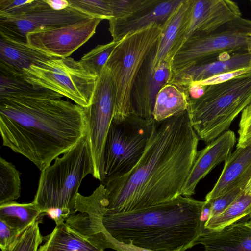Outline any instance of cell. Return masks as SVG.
Segmentation results:
<instances>
[{
	"mask_svg": "<svg viewBox=\"0 0 251 251\" xmlns=\"http://www.w3.org/2000/svg\"><path fill=\"white\" fill-rule=\"evenodd\" d=\"M238 133L236 147H244L251 144V102L242 112Z\"/></svg>",
	"mask_w": 251,
	"mask_h": 251,
	"instance_id": "obj_33",
	"label": "cell"
},
{
	"mask_svg": "<svg viewBox=\"0 0 251 251\" xmlns=\"http://www.w3.org/2000/svg\"><path fill=\"white\" fill-rule=\"evenodd\" d=\"M96 244L104 250L111 249L117 251H154L137 247L130 242L125 243L118 241L107 234L104 235L100 238L96 242Z\"/></svg>",
	"mask_w": 251,
	"mask_h": 251,
	"instance_id": "obj_34",
	"label": "cell"
},
{
	"mask_svg": "<svg viewBox=\"0 0 251 251\" xmlns=\"http://www.w3.org/2000/svg\"><path fill=\"white\" fill-rule=\"evenodd\" d=\"M251 68V53H224L214 60L197 64L174 74L171 84L185 90L191 84L238 70Z\"/></svg>",
	"mask_w": 251,
	"mask_h": 251,
	"instance_id": "obj_17",
	"label": "cell"
},
{
	"mask_svg": "<svg viewBox=\"0 0 251 251\" xmlns=\"http://www.w3.org/2000/svg\"><path fill=\"white\" fill-rule=\"evenodd\" d=\"M242 52L251 53V20L240 17L210 34L188 38L173 58V73L211 61L224 53Z\"/></svg>",
	"mask_w": 251,
	"mask_h": 251,
	"instance_id": "obj_7",
	"label": "cell"
},
{
	"mask_svg": "<svg viewBox=\"0 0 251 251\" xmlns=\"http://www.w3.org/2000/svg\"><path fill=\"white\" fill-rule=\"evenodd\" d=\"M199 140L187 111L161 122L154 121L145 151L135 166L101 182L105 188V212L145 209L181 195Z\"/></svg>",
	"mask_w": 251,
	"mask_h": 251,
	"instance_id": "obj_1",
	"label": "cell"
},
{
	"mask_svg": "<svg viewBox=\"0 0 251 251\" xmlns=\"http://www.w3.org/2000/svg\"><path fill=\"white\" fill-rule=\"evenodd\" d=\"M236 141L235 133L228 130L198 151L181 195L189 197L193 195L199 182L213 169L229 157Z\"/></svg>",
	"mask_w": 251,
	"mask_h": 251,
	"instance_id": "obj_16",
	"label": "cell"
},
{
	"mask_svg": "<svg viewBox=\"0 0 251 251\" xmlns=\"http://www.w3.org/2000/svg\"><path fill=\"white\" fill-rule=\"evenodd\" d=\"M39 222L37 220L28 226L5 251H38L44 238L40 231Z\"/></svg>",
	"mask_w": 251,
	"mask_h": 251,
	"instance_id": "obj_29",
	"label": "cell"
},
{
	"mask_svg": "<svg viewBox=\"0 0 251 251\" xmlns=\"http://www.w3.org/2000/svg\"><path fill=\"white\" fill-rule=\"evenodd\" d=\"M21 233L0 220V247L2 251L7 250Z\"/></svg>",
	"mask_w": 251,
	"mask_h": 251,
	"instance_id": "obj_35",
	"label": "cell"
},
{
	"mask_svg": "<svg viewBox=\"0 0 251 251\" xmlns=\"http://www.w3.org/2000/svg\"><path fill=\"white\" fill-rule=\"evenodd\" d=\"M249 219H251V213L250 214V215H249V217H248Z\"/></svg>",
	"mask_w": 251,
	"mask_h": 251,
	"instance_id": "obj_40",
	"label": "cell"
},
{
	"mask_svg": "<svg viewBox=\"0 0 251 251\" xmlns=\"http://www.w3.org/2000/svg\"><path fill=\"white\" fill-rule=\"evenodd\" d=\"M244 193L251 195V177L245 188Z\"/></svg>",
	"mask_w": 251,
	"mask_h": 251,
	"instance_id": "obj_38",
	"label": "cell"
},
{
	"mask_svg": "<svg viewBox=\"0 0 251 251\" xmlns=\"http://www.w3.org/2000/svg\"><path fill=\"white\" fill-rule=\"evenodd\" d=\"M247 223L248 225L251 226V218L249 221L247 220Z\"/></svg>",
	"mask_w": 251,
	"mask_h": 251,
	"instance_id": "obj_39",
	"label": "cell"
},
{
	"mask_svg": "<svg viewBox=\"0 0 251 251\" xmlns=\"http://www.w3.org/2000/svg\"><path fill=\"white\" fill-rule=\"evenodd\" d=\"M183 0H144L132 15L124 19L109 20L108 30L114 41H119L129 33L156 23L162 25Z\"/></svg>",
	"mask_w": 251,
	"mask_h": 251,
	"instance_id": "obj_15",
	"label": "cell"
},
{
	"mask_svg": "<svg viewBox=\"0 0 251 251\" xmlns=\"http://www.w3.org/2000/svg\"><path fill=\"white\" fill-rule=\"evenodd\" d=\"M154 122L132 113L120 123L113 120L104 150V180L124 175L135 166L145 151Z\"/></svg>",
	"mask_w": 251,
	"mask_h": 251,
	"instance_id": "obj_9",
	"label": "cell"
},
{
	"mask_svg": "<svg viewBox=\"0 0 251 251\" xmlns=\"http://www.w3.org/2000/svg\"><path fill=\"white\" fill-rule=\"evenodd\" d=\"M50 8L56 11H61L69 7L68 0H45Z\"/></svg>",
	"mask_w": 251,
	"mask_h": 251,
	"instance_id": "obj_37",
	"label": "cell"
},
{
	"mask_svg": "<svg viewBox=\"0 0 251 251\" xmlns=\"http://www.w3.org/2000/svg\"><path fill=\"white\" fill-rule=\"evenodd\" d=\"M121 41V40H120ZM98 45L79 60L81 64L91 74L98 77L101 73L109 57L120 41Z\"/></svg>",
	"mask_w": 251,
	"mask_h": 251,
	"instance_id": "obj_27",
	"label": "cell"
},
{
	"mask_svg": "<svg viewBox=\"0 0 251 251\" xmlns=\"http://www.w3.org/2000/svg\"><path fill=\"white\" fill-rule=\"evenodd\" d=\"M192 0H183L162 25L158 40L146 58L136 78L134 88L145 84L160 63L169 55L178 34L189 15Z\"/></svg>",
	"mask_w": 251,
	"mask_h": 251,
	"instance_id": "obj_14",
	"label": "cell"
},
{
	"mask_svg": "<svg viewBox=\"0 0 251 251\" xmlns=\"http://www.w3.org/2000/svg\"><path fill=\"white\" fill-rule=\"evenodd\" d=\"M0 98L20 95L61 98L63 96L51 90L35 88L23 79L0 74Z\"/></svg>",
	"mask_w": 251,
	"mask_h": 251,
	"instance_id": "obj_26",
	"label": "cell"
},
{
	"mask_svg": "<svg viewBox=\"0 0 251 251\" xmlns=\"http://www.w3.org/2000/svg\"><path fill=\"white\" fill-rule=\"evenodd\" d=\"M241 17L238 4L229 0H192L186 22L170 55H175L190 37L211 33L223 24Z\"/></svg>",
	"mask_w": 251,
	"mask_h": 251,
	"instance_id": "obj_12",
	"label": "cell"
},
{
	"mask_svg": "<svg viewBox=\"0 0 251 251\" xmlns=\"http://www.w3.org/2000/svg\"><path fill=\"white\" fill-rule=\"evenodd\" d=\"M244 187L239 186L212 200L205 201L209 208L208 218L222 213L244 192Z\"/></svg>",
	"mask_w": 251,
	"mask_h": 251,
	"instance_id": "obj_31",
	"label": "cell"
},
{
	"mask_svg": "<svg viewBox=\"0 0 251 251\" xmlns=\"http://www.w3.org/2000/svg\"><path fill=\"white\" fill-rule=\"evenodd\" d=\"M251 102V72L206 86L199 98L188 100L187 112L200 140L208 143L228 130Z\"/></svg>",
	"mask_w": 251,
	"mask_h": 251,
	"instance_id": "obj_5",
	"label": "cell"
},
{
	"mask_svg": "<svg viewBox=\"0 0 251 251\" xmlns=\"http://www.w3.org/2000/svg\"><path fill=\"white\" fill-rule=\"evenodd\" d=\"M251 211V195L244 192L220 214L208 218L203 228L218 231L248 216Z\"/></svg>",
	"mask_w": 251,
	"mask_h": 251,
	"instance_id": "obj_24",
	"label": "cell"
},
{
	"mask_svg": "<svg viewBox=\"0 0 251 251\" xmlns=\"http://www.w3.org/2000/svg\"><path fill=\"white\" fill-rule=\"evenodd\" d=\"M3 146L41 171L88 133L83 107L61 98L15 95L0 98Z\"/></svg>",
	"mask_w": 251,
	"mask_h": 251,
	"instance_id": "obj_2",
	"label": "cell"
},
{
	"mask_svg": "<svg viewBox=\"0 0 251 251\" xmlns=\"http://www.w3.org/2000/svg\"><path fill=\"white\" fill-rule=\"evenodd\" d=\"M20 172L13 164L0 157V205L20 197Z\"/></svg>",
	"mask_w": 251,
	"mask_h": 251,
	"instance_id": "obj_25",
	"label": "cell"
},
{
	"mask_svg": "<svg viewBox=\"0 0 251 251\" xmlns=\"http://www.w3.org/2000/svg\"><path fill=\"white\" fill-rule=\"evenodd\" d=\"M44 215L33 202L19 203L12 201L0 205V220L20 233Z\"/></svg>",
	"mask_w": 251,
	"mask_h": 251,
	"instance_id": "obj_23",
	"label": "cell"
},
{
	"mask_svg": "<svg viewBox=\"0 0 251 251\" xmlns=\"http://www.w3.org/2000/svg\"><path fill=\"white\" fill-rule=\"evenodd\" d=\"M57 58L59 57L43 52L27 43L13 40L0 34L1 74L23 79L25 69L41 61Z\"/></svg>",
	"mask_w": 251,
	"mask_h": 251,
	"instance_id": "obj_18",
	"label": "cell"
},
{
	"mask_svg": "<svg viewBox=\"0 0 251 251\" xmlns=\"http://www.w3.org/2000/svg\"><path fill=\"white\" fill-rule=\"evenodd\" d=\"M205 205V201L180 195L133 211L89 213L83 222L91 241L107 234L118 241L154 251H185L194 246L203 228Z\"/></svg>",
	"mask_w": 251,
	"mask_h": 251,
	"instance_id": "obj_3",
	"label": "cell"
},
{
	"mask_svg": "<svg viewBox=\"0 0 251 251\" xmlns=\"http://www.w3.org/2000/svg\"><path fill=\"white\" fill-rule=\"evenodd\" d=\"M251 177V144L244 147H236L231 152L225 161L221 174L206 195L205 201L212 200L239 186L245 188Z\"/></svg>",
	"mask_w": 251,
	"mask_h": 251,
	"instance_id": "obj_19",
	"label": "cell"
},
{
	"mask_svg": "<svg viewBox=\"0 0 251 251\" xmlns=\"http://www.w3.org/2000/svg\"><path fill=\"white\" fill-rule=\"evenodd\" d=\"M101 18H90L60 28L28 33L27 44L47 54L66 58L95 33Z\"/></svg>",
	"mask_w": 251,
	"mask_h": 251,
	"instance_id": "obj_13",
	"label": "cell"
},
{
	"mask_svg": "<svg viewBox=\"0 0 251 251\" xmlns=\"http://www.w3.org/2000/svg\"><path fill=\"white\" fill-rule=\"evenodd\" d=\"M69 7L91 18L110 20L113 14L110 0H68Z\"/></svg>",
	"mask_w": 251,
	"mask_h": 251,
	"instance_id": "obj_28",
	"label": "cell"
},
{
	"mask_svg": "<svg viewBox=\"0 0 251 251\" xmlns=\"http://www.w3.org/2000/svg\"><path fill=\"white\" fill-rule=\"evenodd\" d=\"M188 106L186 92L174 84H167L156 95L153 111V119L156 122H162L186 111Z\"/></svg>",
	"mask_w": 251,
	"mask_h": 251,
	"instance_id": "obj_22",
	"label": "cell"
},
{
	"mask_svg": "<svg viewBox=\"0 0 251 251\" xmlns=\"http://www.w3.org/2000/svg\"><path fill=\"white\" fill-rule=\"evenodd\" d=\"M90 18L70 7L61 11L54 10L43 0L39 5L21 15L0 18V34L27 43L28 33L60 28Z\"/></svg>",
	"mask_w": 251,
	"mask_h": 251,
	"instance_id": "obj_11",
	"label": "cell"
},
{
	"mask_svg": "<svg viewBox=\"0 0 251 251\" xmlns=\"http://www.w3.org/2000/svg\"><path fill=\"white\" fill-rule=\"evenodd\" d=\"M251 68L248 69H243L241 70H238L237 71H234L226 73H224L220 75H218L214 76H212L207 79H206L204 81L199 82H195L198 83L201 85L203 86H208L210 85L216 84L218 83H220L223 82H225L226 81L231 79L235 77H236L239 75H241L243 74H245L247 73L251 72Z\"/></svg>",
	"mask_w": 251,
	"mask_h": 251,
	"instance_id": "obj_36",
	"label": "cell"
},
{
	"mask_svg": "<svg viewBox=\"0 0 251 251\" xmlns=\"http://www.w3.org/2000/svg\"><path fill=\"white\" fill-rule=\"evenodd\" d=\"M201 244L204 251H251V226L237 222L218 231L203 228L194 246Z\"/></svg>",
	"mask_w": 251,
	"mask_h": 251,
	"instance_id": "obj_20",
	"label": "cell"
},
{
	"mask_svg": "<svg viewBox=\"0 0 251 251\" xmlns=\"http://www.w3.org/2000/svg\"><path fill=\"white\" fill-rule=\"evenodd\" d=\"M144 0H110L114 19H124L133 14Z\"/></svg>",
	"mask_w": 251,
	"mask_h": 251,
	"instance_id": "obj_32",
	"label": "cell"
},
{
	"mask_svg": "<svg viewBox=\"0 0 251 251\" xmlns=\"http://www.w3.org/2000/svg\"><path fill=\"white\" fill-rule=\"evenodd\" d=\"M114 89L109 69L105 65L98 77L90 105L83 108L88 124L89 144L92 154L93 176L104 180V150L113 120Z\"/></svg>",
	"mask_w": 251,
	"mask_h": 251,
	"instance_id": "obj_10",
	"label": "cell"
},
{
	"mask_svg": "<svg viewBox=\"0 0 251 251\" xmlns=\"http://www.w3.org/2000/svg\"><path fill=\"white\" fill-rule=\"evenodd\" d=\"M97 78L71 57L41 61L25 69L23 76L32 86L54 91L83 108L91 104Z\"/></svg>",
	"mask_w": 251,
	"mask_h": 251,
	"instance_id": "obj_8",
	"label": "cell"
},
{
	"mask_svg": "<svg viewBox=\"0 0 251 251\" xmlns=\"http://www.w3.org/2000/svg\"><path fill=\"white\" fill-rule=\"evenodd\" d=\"M43 240L38 251H104L71 228L65 221L56 224Z\"/></svg>",
	"mask_w": 251,
	"mask_h": 251,
	"instance_id": "obj_21",
	"label": "cell"
},
{
	"mask_svg": "<svg viewBox=\"0 0 251 251\" xmlns=\"http://www.w3.org/2000/svg\"><path fill=\"white\" fill-rule=\"evenodd\" d=\"M162 25L153 23L125 36L115 47L105 66L114 84L113 121L123 122L132 112L131 95L139 71L156 45Z\"/></svg>",
	"mask_w": 251,
	"mask_h": 251,
	"instance_id": "obj_6",
	"label": "cell"
},
{
	"mask_svg": "<svg viewBox=\"0 0 251 251\" xmlns=\"http://www.w3.org/2000/svg\"><path fill=\"white\" fill-rule=\"evenodd\" d=\"M43 0H0V18L21 15L39 5Z\"/></svg>",
	"mask_w": 251,
	"mask_h": 251,
	"instance_id": "obj_30",
	"label": "cell"
},
{
	"mask_svg": "<svg viewBox=\"0 0 251 251\" xmlns=\"http://www.w3.org/2000/svg\"><path fill=\"white\" fill-rule=\"evenodd\" d=\"M250 3H251V0H250Z\"/></svg>",
	"mask_w": 251,
	"mask_h": 251,
	"instance_id": "obj_41",
	"label": "cell"
},
{
	"mask_svg": "<svg viewBox=\"0 0 251 251\" xmlns=\"http://www.w3.org/2000/svg\"><path fill=\"white\" fill-rule=\"evenodd\" d=\"M88 134V133H87ZM93 162L87 134L52 164L42 171L33 202L40 212L49 214L56 225L75 214L80 184L93 175Z\"/></svg>",
	"mask_w": 251,
	"mask_h": 251,
	"instance_id": "obj_4",
	"label": "cell"
}]
</instances>
